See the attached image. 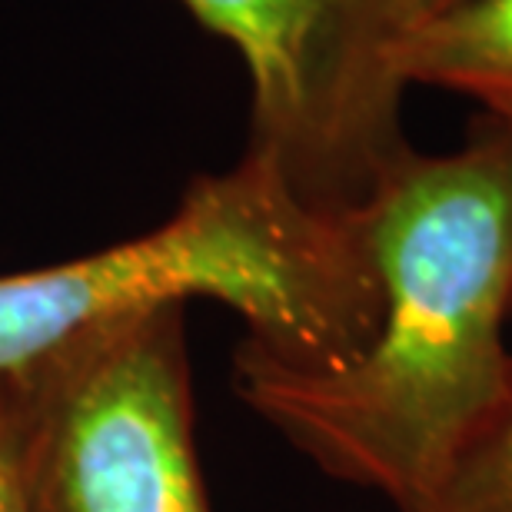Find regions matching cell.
<instances>
[{"mask_svg": "<svg viewBox=\"0 0 512 512\" xmlns=\"http://www.w3.org/2000/svg\"><path fill=\"white\" fill-rule=\"evenodd\" d=\"M360 220L383 290L373 340L326 370L240 343L233 386L326 476L419 512L512 360V127L413 153Z\"/></svg>", "mask_w": 512, "mask_h": 512, "instance_id": "obj_1", "label": "cell"}, {"mask_svg": "<svg viewBox=\"0 0 512 512\" xmlns=\"http://www.w3.org/2000/svg\"><path fill=\"white\" fill-rule=\"evenodd\" d=\"M217 300L247 323L243 346L326 370L373 340L383 313L360 210L326 213L270 160L197 177L163 227L80 260L0 276V376L133 316Z\"/></svg>", "mask_w": 512, "mask_h": 512, "instance_id": "obj_2", "label": "cell"}, {"mask_svg": "<svg viewBox=\"0 0 512 512\" xmlns=\"http://www.w3.org/2000/svg\"><path fill=\"white\" fill-rule=\"evenodd\" d=\"M240 50L253 84L250 153L300 200L356 213L413 157L399 47L413 0H183Z\"/></svg>", "mask_w": 512, "mask_h": 512, "instance_id": "obj_3", "label": "cell"}, {"mask_svg": "<svg viewBox=\"0 0 512 512\" xmlns=\"http://www.w3.org/2000/svg\"><path fill=\"white\" fill-rule=\"evenodd\" d=\"M7 376L24 512H210L183 306L104 326Z\"/></svg>", "mask_w": 512, "mask_h": 512, "instance_id": "obj_4", "label": "cell"}, {"mask_svg": "<svg viewBox=\"0 0 512 512\" xmlns=\"http://www.w3.org/2000/svg\"><path fill=\"white\" fill-rule=\"evenodd\" d=\"M406 84L459 90L512 124V0H453L419 17L399 47Z\"/></svg>", "mask_w": 512, "mask_h": 512, "instance_id": "obj_5", "label": "cell"}, {"mask_svg": "<svg viewBox=\"0 0 512 512\" xmlns=\"http://www.w3.org/2000/svg\"><path fill=\"white\" fill-rule=\"evenodd\" d=\"M419 512H512V360L493 406L469 429Z\"/></svg>", "mask_w": 512, "mask_h": 512, "instance_id": "obj_6", "label": "cell"}, {"mask_svg": "<svg viewBox=\"0 0 512 512\" xmlns=\"http://www.w3.org/2000/svg\"><path fill=\"white\" fill-rule=\"evenodd\" d=\"M0 512H24V493H20V403L14 376H0Z\"/></svg>", "mask_w": 512, "mask_h": 512, "instance_id": "obj_7", "label": "cell"}, {"mask_svg": "<svg viewBox=\"0 0 512 512\" xmlns=\"http://www.w3.org/2000/svg\"><path fill=\"white\" fill-rule=\"evenodd\" d=\"M446 4H453V0H413V14H416V20H419V17L433 14V10L446 7Z\"/></svg>", "mask_w": 512, "mask_h": 512, "instance_id": "obj_8", "label": "cell"}, {"mask_svg": "<svg viewBox=\"0 0 512 512\" xmlns=\"http://www.w3.org/2000/svg\"><path fill=\"white\" fill-rule=\"evenodd\" d=\"M499 124H503V120H499ZM506 127H512V124H506Z\"/></svg>", "mask_w": 512, "mask_h": 512, "instance_id": "obj_9", "label": "cell"}]
</instances>
